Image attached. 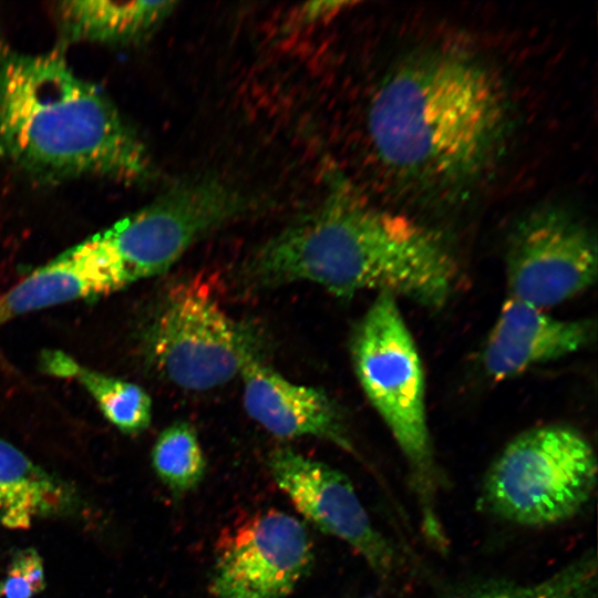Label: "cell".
Segmentation results:
<instances>
[{
  "instance_id": "cell-6",
  "label": "cell",
  "mask_w": 598,
  "mask_h": 598,
  "mask_svg": "<svg viewBox=\"0 0 598 598\" xmlns=\"http://www.w3.org/2000/svg\"><path fill=\"white\" fill-rule=\"evenodd\" d=\"M246 197L217 177L184 181L97 234L127 285L169 269L194 244L243 215Z\"/></svg>"
},
{
  "instance_id": "cell-5",
  "label": "cell",
  "mask_w": 598,
  "mask_h": 598,
  "mask_svg": "<svg viewBox=\"0 0 598 598\" xmlns=\"http://www.w3.org/2000/svg\"><path fill=\"white\" fill-rule=\"evenodd\" d=\"M597 484V457L574 427L549 424L515 436L487 470L483 508L509 523L547 527L576 516Z\"/></svg>"
},
{
  "instance_id": "cell-15",
  "label": "cell",
  "mask_w": 598,
  "mask_h": 598,
  "mask_svg": "<svg viewBox=\"0 0 598 598\" xmlns=\"http://www.w3.org/2000/svg\"><path fill=\"white\" fill-rule=\"evenodd\" d=\"M174 1L74 0L59 4V22L71 40L100 43L136 42L154 31Z\"/></svg>"
},
{
  "instance_id": "cell-4",
  "label": "cell",
  "mask_w": 598,
  "mask_h": 598,
  "mask_svg": "<svg viewBox=\"0 0 598 598\" xmlns=\"http://www.w3.org/2000/svg\"><path fill=\"white\" fill-rule=\"evenodd\" d=\"M350 350L362 391L406 461L423 533L431 545L445 549L447 540L436 508L441 478L427 422L424 372L394 296L377 295L353 330Z\"/></svg>"
},
{
  "instance_id": "cell-3",
  "label": "cell",
  "mask_w": 598,
  "mask_h": 598,
  "mask_svg": "<svg viewBox=\"0 0 598 598\" xmlns=\"http://www.w3.org/2000/svg\"><path fill=\"white\" fill-rule=\"evenodd\" d=\"M0 151L42 176L136 182L148 153L113 102L56 53L0 45Z\"/></svg>"
},
{
  "instance_id": "cell-16",
  "label": "cell",
  "mask_w": 598,
  "mask_h": 598,
  "mask_svg": "<svg viewBox=\"0 0 598 598\" xmlns=\"http://www.w3.org/2000/svg\"><path fill=\"white\" fill-rule=\"evenodd\" d=\"M42 365L50 374L76 380L121 432L138 434L150 426L152 401L141 386L83 367L60 351L43 354Z\"/></svg>"
},
{
  "instance_id": "cell-9",
  "label": "cell",
  "mask_w": 598,
  "mask_h": 598,
  "mask_svg": "<svg viewBox=\"0 0 598 598\" xmlns=\"http://www.w3.org/2000/svg\"><path fill=\"white\" fill-rule=\"evenodd\" d=\"M313 546L300 519L259 512L219 544L209 580L213 598H286L309 574Z\"/></svg>"
},
{
  "instance_id": "cell-20",
  "label": "cell",
  "mask_w": 598,
  "mask_h": 598,
  "mask_svg": "<svg viewBox=\"0 0 598 598\" xmlns=\"http://www.w3.org/2000/svg\"><path fill=\"white\" fill-rule=\"evenodd\" d=\"M363 598H371V597H363Z\"/></svg>"
},
{
  "instance_id": "cell-1",
  "label": "cell",
  "mask_w": 598,
  "mask_h": 598,
  "mask_svg": "<svg viewBox=\"0 0 598 598\" xmlns=\"http://www.w3.org/2000/svg\"><path fill=\"white\" fill-rule=\"evenodd\" d=\"M244 274L258 288L307 281L339 297L374 290L437 309L451 296L457 266L433 230L341 189L268 239Z\"/></svg>"
},
{
  "instance_id": "cell-17",
  "label": "cell",
  "mask_w": 598,
  "mask_h": 598,
  "mask_svg": "<svg viewBox=\"0 0 598 598\" xmlns=\"http://www.w3.org/2000/svg\"><path fill=\"white\" fill-rule=\"evenodd\" d=\"M152 466L174 498L196 489L206 473V460L194 426L177 421L165 427L154 442Z\"/></svg>"
},
{
  "instance_id": "cell-11",
  "label": "cell",
  "mask_w": 598,
  "mask_h": 598,
  "mask_svg": "<svg viewBox=\"0 0 598 598\" xmlns=\"http://www.w3.org/2000/svg\"><path fill=\"white\" fill-rule=\"evenodd\" d=\"M239 375L246 413L272 435L317 437L354 452L344 416L324 391L289 381L256 354Z\"/></svg>"
},
{
  "instance_id": "cell-7",
  "label": "cell",
  "mask_w": 598,
  "mask_h": 598,
  "mask_svg": "<svg viewBox=\"0 0 598 598\" xmlns=\"http://www.w3.org/2000/svg\"><path fill=\"white\" fill-rule=\"evenodd\" d=\"M157 371L188 391L218 388L256 353L250 337L205 283L181 282L164 297L146 333Z\"/></svg>"
},
{
  "instance_id": "cell-12",
  "label": "cell",
  "mask_w": 598,
  "mask_h": 598,
  "mask_svg": "<svg viewBox=\"0 0 598 598\" xmlns=\"http://www.w3.org/2000/svg\"><path fill=\"white\" fill-rule=\"evenodd\" d=\"M594 336L590 320L555 318L546 310L507 298L486 340L483 367L492 379L503 381L578 352Z\"/></svg>"
},
{
  "instance_id": "cell-2",
  "label": "cell",
  "mask_w": 598,
  "mask_h": 598,
  "mask_svg": "<svg viewBox=\"0 0 598 598\" xmlns=\"http://www.w3.org/2000/svg\"><path fill=\"white\" fill-rule=\"evenodd\" d=\"M499 80L465 53L433 50L392 71L368 115L385 167L422 186H458L494 159L508 125Z\"/></svg>"
},
{
  "instance_id": "cell-18",
  "label": "cell",
  "mask_w": 598,
  "mask_h": 598,
  "mask_svg": "<svg viewBox=\"0 0 598 598\" xmlns=\"http://www.w3.org/2000/svg\"><path fill=\"white\" fill-rule=\"evenodd\" d=\"M597 570L596 556L587 553L539 582L497 586L465 598H596Z\"/></svg>"
},
{
  "instance_id": "cell-10",
  "label": "cell",
  "mask_w": 598,
  "mask_h": 598,
  "mask_svg": "<svg viewBox=\"0 0 598 598\" xmlns=\"http://www.w3.org/2000/svg\"><path fill=\"white\" fill-rule=\"evenodd\" d=\"M267 463L278 488L309 523L349 545L378 577L393 573V547L374 527L346 474L287 446L272 450Z\"/></svg>"
},
{
  "instance_id": "cell-13",
  "label": "cell",
  "mask_w": 598,
  "mask_h": 598,
  "mask_svg": "<svg viewBox=\"0 0 598 598\" xmlns=\"http://www.w3.org/2000/svg\"><path fill=\"white\" fill-rule=\"evenodd\" d=\"M127 286L123 271L95 235L32 271L0 297V327L19 316Z\"/></svg>"
},
{
  "instance_id": "cell-14",
  "label": "cell",
  "mask_w": 598,
  "mask_h": 598,
  "mask_svg": "<svg viewBox=\"0 0 598 598\" xmlns=\"http://www.w3.org/2000/svg\"><path fill=\"white\" fill-rule=\"evenodd\" d=\"M75 494L14 445L0 439V524L28 529L40 517L66 514Z\"/></svg>"
},
{
  "instance_id": "cell-19",
  "label": "cell",
  "mask_w": 598,
  "mask_h": 598,
  "mask_svg": "<svg viewBox=\"0 0 598 598\" xmlns=\"http://www.w3.org/2000/svg\"><path fill=\"white\" fill-rule=\"evenodd\" d=\"M45 587L43 560L33 548L17 551L0 581V598H33Z\"/></svg>"
},
{
  "instance_id": "cell-8",
  "label": "cell",
  "mask_w": 598,
  "mask_h": 598,
  "mask_svg": "<svg viewBox=\"0 0 598 598\" xmlns=\"http://www.w3.org/2000/svg\"><path fill=\"white\" fill-rule=\"evenodd\" d=\"M597 268L595 234L561 207L543 206L529 212L509 235L508 298L547 310L591 287Z\"/></svg>"
}]
</instances>
